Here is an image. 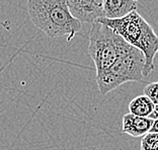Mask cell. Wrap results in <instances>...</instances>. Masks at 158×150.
Masks as SVG:
<instances>
[{"instance_id": "4", "label": "cell", "mask_w": 158, "mask_h": 150, "mask_svg": "<svg viewBox=\"0 0 158 150\" xmlns=\"http://www.w3.org/2000/svg\"><path fill=\"white\" fill-rule=\"evenodd\" d=\"M144 55L138 49L132 47L109 69L96 73L95 79L99 92L106 95L124 83L140 81L144 77Z\"/></svg>"}, {"instance_id": "12", "label": "cell", "mask_w": 158, "mask_h": 150, "mask_svg": "<svg viewBox=\"0 0 158 150\" xmlns=\"http://www.w3.org/2000/svg\"><path fill=\"white\" fill-rule=\"evenodd\" d=\"M149 118H150V119H152V120H156V119H158V105L155 106V108H154L153 113L151 114V116H150Z\"/></svg>"}, {"instance_id": "7", "label": "cell", "mask_w": 158, "mask_h": 150, "mask_svg": "<svg viewBox=\"0 0 158 150\" xmlns=\"http://www.w3.org/2000/svg\"><path fill=\"white\" fill-rule=\"evenodd\" d=\"M138 0H103L105 19H118L137 10Z\"/></svg>"}, {"instance_id": "8", "label": "cell", "mask_w": 158, "mask_h": 150, "mask_svg": "<svg viewBox=\"0 0 158 150\" xmlns=\"http://www.w3.org/2000/svg\"><path fill=\"white\" fill-rule=\"evenodd\" d=\"M155 105L146 95L136 96L129 103V113L138 117L149 118L153 113Z\"/></svg>"}, {"instance_id": "1", "label": "cell", "mask_w": 158, "mask_h": 150, "mask_svg": "<svg viewBox=\"0 0 158 150\" xmlns=\"http://www.w3.org/2000/svg\"><path fill=\"white\" fill-rule=\"evenodd\" d=\"M31 20L49 38L71 41L81 30L80 21L70 13L66 0H27Z\"/></svg>"}, {"instance_id": "10", "label": "cell", "mask_w": 158, "mask_h": 150, "mask_svg": "<svg viewBox=\"0 0 158 150\" xmlns=\"http://www.w3.org/2000/svg\"><path fill=\"white\" fill-rule=\"evenodd\" d=\"M143 94L150 98L154 105H158V81L150 82L143 89Z\"/></svg>"}, {"instance_id": "5", "label": "cell", "mask_w": 158, "mask_h": 150, "mask_svg": "<svg viewBox=\"0 0 158 150\" xmlns=\"http://www.w3.org/2000/svg\"><path fill=\"white\" fill-rule=\"evenodd\" d=\"M70 13L80 23H95L105 17L103 0H66Z\"/></svg>"}, {"instance_id": "2", "label": "cell", "mask_w": 158, "mask_h": 150, "mask_svg": "<svg viewBox=\"0 0 158 150\" xmlns=\"http://www.w3.org/2000/svg\"><path fill=\"white\" fill-rule=\"evenodd\" d=\"M98 21L114 30L128 44L138 49L144 55L143 75L144 77L149 76L155 68L154 60L158 53V35L148 21L137 10L122 19H107L103 17Z\"/></svg>"}, {"instance_id": "9", "label": "cell", "mask_w": 158, "mask_h": 150, "mask_svg": "<svg viewBox=\"0 0 158 150\" xmlns=\"http://www.w3.org/2000/svg\"><path fill=\"white\" fill-rule=\"evenodd\" d=\"M141 150H158V134L149 132L142 137Z\"/></svg>"}, {"instance_id": "6", "label": "cell", "mask_w": 158, "mask_h": 150, "mask_svg": "<svg viewBox=\"0 0 158 150\" xmlns=\"http://www.w3.org/2000/svg\"><path fill=\"white\" fill-rule=\"evenodd\" d=\"M153 120L150 118L138 117L128 113L122 121V131L134 138L144 137L151 130Z\"/></svg>"}, {"instance_id": "3", "label": "cell", "mask_w": 158, "mask_h": 150, "mask_svg": "<svg viewBox=\"0 0 158 150\" xmlns=\"http://www.w3.org/2000/svg\"><path fill=\"white\" fill-rule=\"evenodd\" d=\"M133 46L100 21L91 24L88 34V54L95 65L96 73L109 69Z\"/></svg>"}, {"instance_id": "11", "label": "cell", "mask_w": 158, "mask_h": 150, "mask_svg": "<svg viewBox=\"0 0 158 150\" xmlns=\"http://www.w3.org/2000/svg\"><path fill=\"white\" fill-rule=\"evenodd\" d=\"M150 133H157L158 134V119L153 120V124L150 130Z\"/></svg>"}]
</instances>
